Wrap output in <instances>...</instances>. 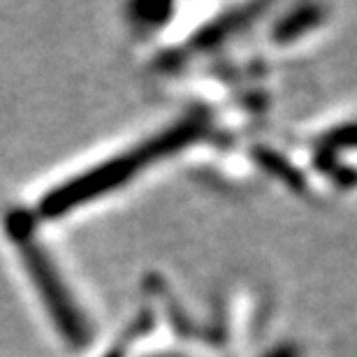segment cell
Segmentation results:
<instances>
[{
    "label": "cell",
    "instance_id": "6da1fadb",
    "mask_svg": "<svg viewBox=\"0 0 357 357\" xmlns=\"http://www.w3.org/2000/svg\"><path fill=\"white\" fill-rule=\"evenodd\" d=\"M26 265L31 271L33 281L38 283V288L45 295L47 309L54 313L56 323L61 325L63 334L73 341V344H84L86 341V325L79 316V311L75 309L73 299L66 292V288L61 285V281L56 278V271L52 267V262L38 248H28L26 251Z\"/></svg>",
    "mask_w": 357,
    "mask_h": 357
}]
</instances>
